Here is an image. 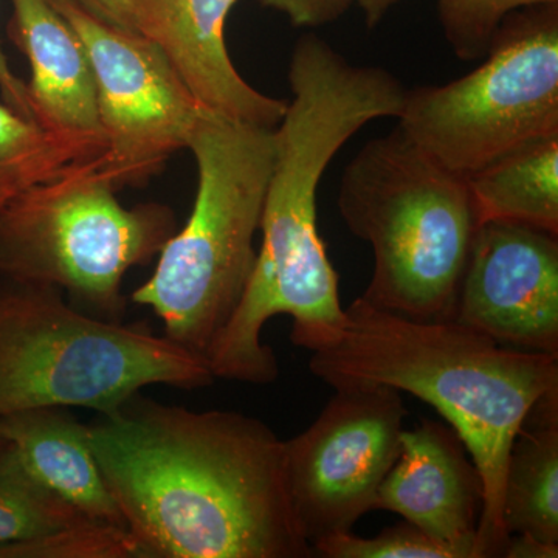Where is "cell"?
I'll return each instance as SVG.
<instances>
[{
  "label": "cell",
  "instance_id": "6da1fadb",
  "mask_svg": "<svg viewBox=\"0 0 558 558\" xmlns=\"http://www.w3.org/2000/svg\"><path fill=\"white\" fill-rule=\"evenodd\" d=\"M90 446L148 558H310L293 512L284 440L236 411L142 396L98 414Z\"/></svg>",
  "mask_w": 558,
  "mask_h": 558
},
{
  "label": "cell",
  "instance_id": "7a4b0ae2",
  "mask_svg": "<svg viewBox=\"0 0 558 558\" xmlns=\"http://www.w3.org/2000/svg\"><path fill=\"white\" fill-rule=\"evenodd\" d=\"M310 368L333 389L381 385L436 409L483 480L478 558L502 557L510 446L535 402L558 389V355L502 347L453 319L417 322L357 299L344 310L339 337L312 351Z\"/></svg>",
  "mask_w": 558,
  "mask_h": 558
},
{
  "label": "cell",
  "instance_id": "3957f363",
  "mask_svg": "<svg viewBox=\"0 0 558 558\" xmlns=\"http://www.w3.org/2000/svg\"><path fill=\"white\" fill-rule=\"evenodd\" d=\"M186 149L197 167L193 211L131 300L156 314L165 337L207 360L255 267V238L274 168V130L204 110Z\"/></svg>",
  "mask_w": 558,
  "mask_h": 558
},
{
  "label": "cell",
  "instance_id": "277c9868",
  "mask_svg": "<svg viewBox=\"0 0 558 558\" xmlns=\"http://www.w3.org/2000/svg\"><path fill=\"white\" fill-rule=\"evenodd\" d=\"M337 204L349 231L373 247V277L360 299L417 322L453 319L480 226L468 178L398 128L349 161Z\"/></svg>",
  "mask_w": 558,
  "mask_h": 558
},
{
  "label": "cell",
  "instance_id": "5b68a950",
  "mask_svg": "<svg viewBox=\"0 0 558 558\" xmlns=\"http://www.w3.org/2000/svg\"><path fill=\"white\" fill-rule=\"evenodd\" d=\"M213 380L207 360L142 323L92 317L54 286L0 278V417L43 407L106 414L150 385Z\"/></svg>",
  "mask_w": 558,
  "mask_h": 558
},
{
  "label": "cell",
  "instance_id": "8992f818",
  "mask_svg": "<svg viewBox=\"0 0 558 558\" xmlns=\"http://www.w3.org/2000/svg\"><path fill=\"white\" fill-rule=\"evenodd\" d=\"M110 165L40 183L0 209V278L54 286L76 310L123 322L124 275L178 231L167 205L126 208Z\"/></svg>",
  "mask_w": 558,
  "mask_h": 558
},
{
  "label": "cell",
  "instance_id": "52a82bcc",
  "mask_svg": "<svg viewBox=\"0 0 558 558\" xmlns=\"http://www.w3.org/2000/svg\"><path fill=\"white\" fill-rule=\"evenodd\" d=\"M478 68L407 90L399 130L447 170L468 175L558 135V2L512 11Z\"/></svg>",
  "mask_w": 558,
  "mask_h": 558
},
{
  "label": "cell",
  "instance_id": "ba28073f",
  "mask_svg": "<svg viewBox=\"0 0 558 558\" xmlns=\"http://www.w3.org/2000/svg\"><path fill=\"white\" fill-rule=\"evenodd\" d=\"M409 414L402 392L381 385L336 388L310 428L284 440L293 512L311 543L351 532L377 509Z\"/></svg>",
  "mask_w": 558,
  "mask_h": 558
},
{
  "label": "cell",
  "instance_id": "9c48e42d",
  "mask_svg": "<svg viewBox=\"0 0 558 558\" xmlns=\"http://www.w3.org/2000/svg\"><path fill=\"white\" fill-rule=\"evenodd\" d=\"M50 3L78 35L89 58L98 121L117 186L143 185L172 154L186 149L205 109L145 36L109 27L69 3Z\"/></svg>",
  "mask_w": 558,
  "mask_h": 558
},
{
  "label": "cell",
  "instance_id": "30bf717a",
  "mask_svg": "<svg viewBox=\"0 0 558 558\" xmlns=\"http://www.w3.org/2000/svg\"><path fill=\"white\" fill-rule=\"evenodd\" d=\"M453 322L502 347L558 355V236L526 223H480Z\"/></svg>",
  "mask_w": 558,
  "mask_h": 558
},
{
  "label": "cell",
  "instance_id": "8fae6325",
  "mask_svg": "<svg viewBox=\"0 0 558 558\" xmlns=\"http://www.w3.org/2000/svg\"><path fill=\"white\" fill-rule=\"evenodd\" d=\"M134 31L159 47L202 108L275 130L288 100L260 94L242 78L226 44L238 0H131Z\"/></svg>",
  "mask_w": 558,
  "mask_h": 558
},
{
  "label": "cell",
  "instance_id": "7c38bea8",
  "mask_svg": "<svg viewBox=\"0 0 558 558\" xmlns=\"http://www.w3.org/2000/svg\"><path fill=\"white\" fill-rule=\"evenodd\" d=\"M468 453L450 425L424 418L414 429H403L400 454L381 483L377 509L399 513L468 558H478L483 480Z\"/></svg>",
  "mask_w": 558,
  "mask_h": 558
},
{
  "label": "cell",
  "instance_id": "4fadbf2b",
  "mask_svg": "<svg viewBox=\"0 0 558 558\" xmlns=\"http://www.w3.org/2000/svg\"><path fill=\"white\" fill-rule=\"evenodd\" d=\"M7 35L27 57L36 123L62 134L102 137L97 87L86 49L49 0H10Z\"/></svg>",
  "mask_w": 558,
  "mask_h": 558
},
{
  "label": "cell",
  "instance_id": "5bb4252c",
  "mask_svg": "<svg viewBox=\"0 0 558 558\" xmlns=\"http://www.w3.org/2000/svg\"><path fill=\"white\" fill-rule=\"evenodd\" d=\"M0 435L33 475L81 515L128 529L92 450L89 425L68 409L43 407L0 417Z\"/></svg>",
  "mask_w": 558,
  "mask_h": 558
},
{
  "label": "cell",
  "instance_id": "9a60e30c",
  "mask_svg": "<svg viewBox=\"0 0 558 558\" xmlns=\"http://www.w3.org/2000/svg\"><path fill=\"white\" fill-rule=\"evenodd\" d=\"M502 524L509 537L558 546V389L535 402L510 446Z\"/></svg>",
  "mask_w": 558,
  "mask_h": 558
},
{
  "label": "cell",
  "instance_id": "2e32d148",
  "mask_svg": "<svg viewBox=\"0 0 558 558\" xmlns=\"http://www.w3.org/2000/svg\"><path fill=\"white\" fill-rule=\"evenodd\" d=\"M478 222L509 220L558 236V135L468 175Z\"/></svg>",
  "mask_w": 558,
  "mask_h": 558
},
{
  "label": "cell",
  "instance_id": "e0dca14e",
  "mask_svg": "<svg viewBox=\"0 0 558 558\" xmlns=\"http://www.w3.org/2000/svg\"><path fill=\"white\" fill-rule=\"evenodd\" d=\"M101 165H110L105 138L46 130L0 101V209L40 183Z\"/></svg>",
  "mask_w": 558,
  "mask_h": 558
},
{
  "label": "cell",
  "instance_id": "ac0fdd59",
  "mask_svg": "<svg viewBox=\"0 0 558 558\" xmlns=\"http://www.w3.org/2000/svg\"><path fill=\"white\" fill-rule=\"evenodd\" d=\"M84 521L89 519L44 486L10 442L0 449V545L46 537Z\"/></svg>",
  "mask_w": 558,
  "mask_h": 558
},
{
  "label": "cell",
  "instance_id": "d6986e66",
  "mask_svg": "<svg viewBox=\"0 0 558 558\" xmlns=\"http://www.w3.org/2000/svg\"><path fill=\"white\" fill-rule=\"evenodd\" d=\"M0 558H148L128 529L84 521L31 542L0 545Z\"/></svg>",
  "mask_w": 558,
  "mask_h": 558
},
{
  "label": "cell",
  "instance_id": "ffe728a7",
  "mask_svg": "<svg viewBox=\"0 0 558 558\" xmlns=\"http://www.w3.org/2000/svg\"><path fill=\"white\" fill-rule=\"evenodd\" d=\"M558 0H438L444 38L461 61L483 60L499 24L512 11Z\"/></svg>",
  "mask_w": 558,
  "mask_h": 558
},
{
  "label": "cell",
  "instance_id": "44dd1931",
  "mask_svg": "<svg viewBox=\"0 0 558 558\" xmlns=\"http://www.w3.org/2000/svg\"><path fill=\"white\" fill-rule=\"evenodd\" d=\"M312 549L314 556L325 558H468L464 550L439 542L410 521L384 529L371 538L343 532L319 539Z\"/></svg>",
  "mask_w": 558,
  "mask_h": 558
},
{
  "label": "cell",
  "instance_id": "7402d4cb",
  "mask_svg": "<svg viewBox=\"0 0 558 558\" xmlns=\"http://www.w3.org/2000/svg\"><path fill=\"white\" fill-rule=\"evenodd\" d=\"M266 9L286 14L295 27L318 28L340 20L355 0H258Z\"/></svg>",
  "mask_w": 558,
  "mask_h": 558
},
{
  "label": "cell",
  "instance_id": "603a6c76",
  "mask_svg": "<svg viewBox=\"0 0 558 558\" xmlns=\"http://www.w3.org/2000/svg\"><path fill=\"white\" fill-rule=\"evenodd\" d=\"M75 7L92 20L119 31L134 32L131 0H50Z\"/></svg>",
  "mask_w": 558,
  "mask_h": 558
},
{
  "label": "cell",
  "instance_id": "cb8c5ba5",
  "mask_svg": "<svg viewBox=\"0 0 558 558\" xmlns=\"http://www.w3.org/2000/svg\"><path fill=\"white\" fill-rule=\"evenodd\" d=\"M0 94H2V101L11 109L16 110L25 119L35 121L33 116L31 95H28L27 84L14 75L11 70L5 54H3L2 47H0Z\"/></svg>",
  "mask_w": 558,
  "mask_h": 558
},
{
  "label": "cell",
  "instance_id": "d4e9b609",
  "mask_svg": "<svg viewBox=\"0 0 558 558\" xmlns=\"http://www.w3.org/2000/svg\"><path fill=\"white\" fill-rule=\"evenodd\" d=\"M558 546L538 542L524 534L510 535L502 558H557Z\"/></svg>",
  "mask_w": 558,
  "mask_h": 558
},
{
  "label": "cell",
  "instance_id": "484cf974",
  "mask_svg": "<svg viewBox=\"0 0 558 558\" xmlns=\"http://www.w3.org/2000/svg\"><path fill=\"white\" fill-rule=\"evenodd\" d=\"M399 2L400 0H355L360 10L363 11V16H365L366 25L369 28L379 25L381 20L387 16L388 11Z\"/></svg>",
  "mask_w": 558,
  "mask_h": 558
},
{
  "label": "cell",
  "instance_id": "4316f807",
  "mask_svg": "<svg viewBox=\"0 0 558 558\" xmlns=\"http://www.w3.org/2000/svg\"><path fill=\"white\" fill-rule=\"evenodd\" d=\"M5 444H7L5 438H3L2 435H0V449H2V447L5 446Z\"/></svg>",
  "mask_w": 558,
  "mask_h": 558
}]
</instances>
